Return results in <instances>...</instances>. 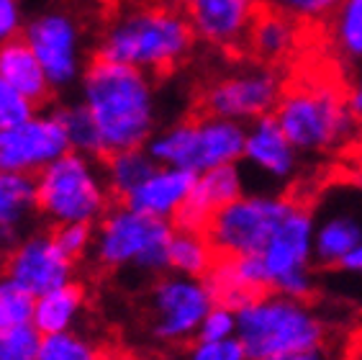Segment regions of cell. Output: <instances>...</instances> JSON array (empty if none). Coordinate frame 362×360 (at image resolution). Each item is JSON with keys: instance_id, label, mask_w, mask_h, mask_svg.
<instances>
[{"instance_id": "7", "label": "cell", "mask_w": 362, "mask_h": 360, "mask_svg": "<svg viewBox=\"0 0 362 360\" xmlns=\"http://www.w3.org/2000/svg\"><path fill=\"white\" fill-rule=\"evenodd\" d=\"M113 198L105 178L88 154L67 152L36 175V206L49 222L93 224L95 227L111 208Z\"/></svg>"}, {"instance_id": "34", "label": "cell", "mask_w": 362, "mask_h": 360, "mask_svg": "<svg viewBox=\"0 0 362 360\" xmlns=\"http://www.w3.org/2000/svg\"><path fill=\"white\" fill-rule=\"evenodd\" d=\"M182 360H250L244 353L242 342L234 339H221V342H206V339H193L185 350Z\"/></svg>"}, {"instance_id": "41", "label": "cell", "mask_w": 362, "mask_h": 360, "mask_svg": "<svg viewBox=\"0 0 362 360\" xmlns=\"http://www.w3.org/2000/svg\"><path fill=\"white\" fill-rule=\"evenodd\" d=\"M255 3H257L259 8H267V6H275L278 0H255Z\"/></svg>"}, {"instance_id": "40", "label": "cell", "mask_w": 362, "mask_h": 360, "mask_svg": "<svg viewBox=\"0 0 362 360\" xmlns=\"http://www.w3.org/2000/svg\"><path fill=\"white\" fill-rule=\"evenodd\" d=\"M85 3H90V6H108V3H113V0H85Z\"/></svg>"}, {"instance_id": "22", "label": "cell", "mask_w": 362, "mask_h": 360, "mask_svg": "<svg viewBox=\"0 0 362 360\" xmlns=\"http://www.w3.org/2000/svg\"><path fill=\"white\" fill-rule=\"evenodd\" d=\"M0 80L13 85L34 106L47 103L54 90L39 57L26 44V39H11V42L0 44Z\"/></svg>"}, {"instance_id": "35", "label": "cell", "mask_w": 362, "mask_h": 360, "mask_svg": "<svg viewBox=\"0 0 362 360\" xmlns=\"http://www.w3.org/2000/svg\"><path fill=\"white\" fill-rule=\"evenodd\" d=\"M21 31V11L16 0H0V44L18 39Z\"/></svg>"}, {"instance_id": "24", "label": "cell", "mask_w": 362, "mask_h": 360, "mask_svg": "<svg viewBox=\"0 0 362 360\" xmlns=\"http://www.w3.org/2000/svg\"><path fill=\"white\" fill-rule=\"evenodd\" d=\"M85 309V288L80 283H67L62 288L44 293L36 298L34 319L31 325L42 334H59L70 332L75 322L80 319Z\"/></svg>"}, {"instance_id": "17", "label": "cell", "mask_w": 362, "mask_h": 360, "mask_svg": "<svg viewBox=\"0 0 362 360\" xmlns=\"http://www.w3.org/2000/svg\"><path fill=\"white\" fill-rule=\"evenodd\" d=\"M23 39L39 57L52 88H67L80 72V28L75 18L52 11L28 23Z\"/></svg>"}, {"instance_id": "33", "label": "cell", "mask_w": 362, "mask_h": 360, "mask_svg": "<svg viewBox=\"0 0 362 360\" xmlns=\"http://www.w3.org/2000/svg\"><path fill=\"white\" fill-rule=\"evenodd\" d=\"M237 337V312L229 309V306L216 304L206 314L201 330H198V337L195 339H206V342H221V339H234Z\"/></svg>"}, {"instance_id": "27", "label": "cell", "mask_w": 362, "mask_h": 360, "mask_svg": "<svg viewBox=\"0 0 362 360\" xmlns=\"http://www.w3.org/2000/svg\"><path fill=\"white\" fill-rule=\"evenodd\" d=\"M54 113H57V118L62 121L64 132H67L72 152L88 154V157H93V159H103V145H100L95 121H93L90 111L85 108V103L62 106V108H57Z\"/></svg>"}, {"instance_id": "4", "label": "cell", "mask_w": 362, "mask_h": 360, "mask_svg": "<svg viewBox=\"0 0 362 360\" xmlns=\"http://www.w3.org/2000/svg\"><path fill=\"white\" fill-rule=\"evenodd\" d=\"M237 339L250 360L314 350L332 342V325L303 298L262 293L237 312Z\"/></svg>"}, {"instance_id": "11", "label": "cell", "mask_w": 362, "mask_h": 360, "mask_svg": "<svg viewBox=\"0 0 362 360\" xmlns=\"http://www.w3.org/2000/svg\"><path fill=\"white\" fill-rule=\"evenodd\" d=\"M311 214L316 265L339 268L362 244V183H327L314 196Z\"/></svg>"}, {"instance_id": "16", "label": "cell", "mask_w": 362, "mask_h": 360, "mask_svg": "<svg viewBox=\"0 0 362 360\" xmlns=\"http://www.w3.org/2000/svg\"><path fill=\"white\" fill-rule=\"evenodd\" d=\"M177 3L203 44L226 55H244L252 23L259 13L255 0H177Z\"/></svg>"}, {"instance_id": "14", "label": "cell", "mask_w": 362, "mask_h": 360, "mask_svg": "<svg viewBox=\"0 0 362 360\" xmlns=\"http://www.w3.org/2000/svg\"><path fill=\"white\" fill-rule=\"evenodd\" d=\"M67 152L70 139L57 113L34 116L13 129H0V173L39 175Z\"/></svg>"}, {"instance_id": "38", "label": "cell", "mask_w": 362, "mask_h": 360, "mask_svg": "<svg viewBox=\"0 0 362 360\" xmlns=\"http://www.w3.org/2000/svg\"><path fill=\"white\" fill-rule=\"evenodd\" d=\"M337 270H341V273H349V276H357L362 278V244L352 252V255H347V260L339 265Z\"/></svg>"}, {"instance_id": "9", "label": "cell", "mask_w": 362, "mask_h": 360, "mask_svg": "<svg viewBox=\"0 0 362 360\" xmlns=\"http://www.w3.org/2000/svg\"><path fill=\"white\" fill-rule=\"evenodd\" d=\"M257 257L265 268L267 286L272 293L311 301L316 291L311 203L298 198Z\"/></svg>"}, {"instance_id": "36", "label": "cell", "mask_w": 362, "mask_h": 360, "mask_svg": "<svg viewBox=\"0 0 362 360\" xmlns=\"http://www.w3.org/2000/svg\"><path fill=\"white\" fill-rule=\"evenodd\" d=\"M341 345L337 342V337L332 342L314 350H300V353H286V355H272V358H262V360H344L341 358Z\"/></svg>"}, {"instance_id": "21", "label": "cell", "mask_w": 362, "mask_h": 360, "mask_svg": "<svg viewBox=\"0 0 362 360\" xmlns=\"http://www.w3.org/2000/svg\"><path fill=\"white\" fill-rule=\"evenodd\" d=\"M327 42L329 62L339 72L349 75L362 64V0H341L337 13L321 28Z\"/></svg>"}, {"instance_id": "29", "label": "cell", "mask_w": 362, "mask_h": 360, "mask_svg": "<svg viewBox=\"0 0 362 360\" xmlns=\"http://www.w3.org/2000/svg\"><path fill=\"white\" fill-rule=\"evenodd\" d=\"M44 334L34 325H11L0 330V360H36Z\"/></svg>"}, {"instance_id": "26", "label": "cell", "mask_w": 362, "mask_h": 360, "mask_svg": "<svg viewBox=\"0 0 362 360\" xmlns=\"http://www.w3.org/2000/svg\"><path fill=\"white\" fill-rule=\"evenodd\" d=\"M218 255L206 232L175 229L170 240V273L188 278H206L216 265Z\"/></svg>"}, {"instance_id": "10", "label": "cell", "mask_w": 362, "mask_h": 360, "mask_svg": "<svg viewBox=\"0 0 362 360\" xmlns=\"http://www.w3.org/2000/svg\"><path fill=\"white\" fill-rule=\"evenodd\" d=\"M283 90H286L283 69L265 67L257 62L247 64L206 85L198 98V113H209V116L247 126L257 118L272 116Z\"/></svg>"}, {"instance_id": "13", "label": "cell", "mask_w": 362, "mask_h": 360, "mask_svg": "<svg viewBox=\"0 0 362 360\" xmlns=\"http://www.w3.org/2000/svg\"><path fill=\"white\" fill-rule=\"evenodd\" d=\"M75 263L64 255L49 232H36L8 249L3 278L13 281L34 298L72 283Z\"/></svg>"}, {"instance_id": "25", "label": "cell", "mask_w": 362, "mask_h": 360, "mask_svg": "<svg viewBox=\"0 0 362 360\" xmlns=\"http://www.w3.org/2000/svg\"><path fill=\"white\" fill-rule=\"evenodd\" d=\"M154 170H157V162L146 152V147L103 157V178L113 203H124Z\"/></svg>"}, {"instance_id": "6", "label": "cell", "mask_w": 362, "mask_h": 360, "mask_svg": "<svg viewBox=\"0 0 362 360\" xmlns=\"http://www.w3.org/2000/svg\"><path fill=\"white\" fill-rule=\"evenodd\" d=\"M244 139H247L244 124L209 113H195L193 118H185L180 124H173L154 134L146 145V152L152 154L157 165L201 175L214 167L242 162Z\"/></svg>"}, {"instance_id": "39", "label": "cell", "mask_w": 362, "mask_h": 360, "mask_svg": "<svg viewBox=\"0 0 362 360\" xmlns=\"http://www.w3.org/2000/svg\"><path fill=\"white\" fill-rule=\"evenodd\" d=\"M3 327H11V319H8L6 298H3V288H0V330H3Z\"/></svg>"}, {"instance_id": "8", "label": "cell", "mask_w": 362, "mask_h": 360, "mask_svg": "<svg viewBox=\"0 0 362 360\" xmlns=\"http://www.w3.org/2000/svg\"><path fill=\"white\" fill-rule=\"evenodd\" d=\"M296 201V193H244L214 214L206 237L218 257L259 255Z\"/></svg>"}, {"instance_id": "12", "label": "cell", "mask_w": 362, "mask_h": 360, "mask_svg": "<svg viewBox=\"0 0 362 360\" xmlns=\"http://www.w3.org/2000/svg\"><path fill=\"white\" fill-rule=\"evenodd\" d=\"M216 306L206 278H157L149 291V332L165 345H185L198 337L206 314Z\"/></svg>"}, {"instance_id": "23", "label": "cell", "mask_w": 362, "mask_h": 360, "mask_svg": "<svg viewBox=\"0 0 362 360\" xmlns=\"http://www.w3.org/2000/svg\"><path fill=\"white\" fill-rule=\"evenodd\" d=\"M36 206V175L0 173V247L18 244V229Z\"/></svg>"}, {"instance_id": "2", "label": "cell", "mask_w": 362, "mask_h": 360, "mask_svg": "<svg viewBox=\"0 0 362 360\" xmlns=\"http://www.w3.org/2000/svg\"><path fill=\"white\" fill-rule=\"evenodd\" d=\"M339 69H308L286 80L275 121L303 157L341 152L357 137V116L347 98V80Z\"/></svg>"}, {"instance_id": "20", "label": "cell", "mask_w": 362, "mask_h": 360, "mask_svg": "<svg viewBox=\"0 0 362 360\" xmlns=\"http://www.w3.org/2000/svg\"><path fill=\"white\" fill-rule=\"evenodd\" d=\"M195 180H198V175L188 173V170L157 165V170L126 198L124 206L173 224L182 211V206L188 203Z\"/></svg>"}, {"instance_id": "1", "label": "cell", "mask_w": 362, "mask_h": 360, "mask_svg": "<svg viewBox=\"0 0 362 360\" xmlns=\"http://www.w3.org/2000/svg\"><path fill=\"white\" fill-rule=\"evenodd\" d=\"M195 42L177 0H132L105 21L95 57L162 77L188 60Z\"/></svg>"}, {"instance_id": "18", "label": "cell", "mask_w": 362, "mask_h": 360, "mask_svg": "<svg viewBox=\"0 0 362 360\" xmlns=\"http://www.w3.org/2000/svg\"><path fill=\"white\" fill-rule=\"evenodd\" d=\"M247 193V178L242 173V165H223L214 167L209 173H201L195 180V188L188 203L182 206L177 219L173 222L175 229H193L206 232L214 214H218L223 206L237 201L239 196Z\"/></svg>"}, {"instance_id": "19", "label": "cell", "mask_w": 362, "mask_h": 360, "mask_svg": "<svg viewBox=\"0 0 362 360\" xmlns=\"http://www.w3.org/2000/svg\"><path fill=\"white\" fill-rule=\"evenodd\" d=\"M308 34L311 31H306L298 21H293L278 6L259 8L257 18L252 23L244 55L252 57L257 64L283 69L288 62L296 60L300 44Z\"/></svg>"}, {"instance_id": "5", "label": "cell", "mask_w": 362, "mask_h": 360, "mask_svg": "<svg viewBox=\"0 0 362 360\" xmlns=\"http://www.w3.org/2000/svg\"><path fill=\"white\" fill-rule=\"evenodd\" d=\"M173 232L170 222L119 203L98 222L93 257L103 270H132L139 276L162 278L170 270Z\"/></svg>"}, {"instance_id": "15", "label": "cell", "mask_w": 362, "mask_h": 360, "mask_svg": "<svg viewBox=\"0 0 362 360\" xmlns=\"http://www.w3.org/2000/svg\"><path fill=\"white\" fill-rule=\"evenodd\" d=\"M300 162H303V154L293 147L275 116L247 124L244 154L239 165L244 175L255 173L259 180H265V193H286L283 188L296 180Z\"/></svg>"}, {"instance_id": "32", "label": "cell", "mask_w": 362, "mask_h": 360, "mask_svg": "<svg viewBox=\"0 0 362 360\" xmlns=\"http://www.w3.org/2000/svg\"><path fill=\"white\" fill-rule=\"evenodd\" d=\"M36 106L28 101L23 93L8 85L6 80H0V129H13L34 118Z\"/></svg>"}, {"instance_id": "3", "label": "cell", "mask_w": 362, "mask_h": 360, "mask_svg": "<svg viewBox=\"0 0 362 360\" xmlns=\"http://www.w3.org/2000/svg\"><path fill=\"white\" fill-rule=\"evenodd\" d=\"M83 98L85 108L95 121L103 157L141 150L157 134L152 77L139 69L93 57L83 75Z\"/></svg>"}, {"instance_id": "28", "label": "cell", "mask_w": 362, "mask_h": 360, "mask_svg": "<svg viewBox=\"0 0 362 360\" xmlns=\"http://www.w3.org/2000/svg\"><path fill=\"white\" fill-rule=\"evenodd\" d=\"M36 360H105V355L90 337L70 330L59 334H44Z\"/></svg>"}, {"instance_id": "37", "label": "cell", "mask_w": 362, "mask_h": 360, "mask_svg": "<svg viewBox=\"0 0 362 360\" xmlns=\"http://www.w3.org/2000/svg\"><path fill=\"white\" fill-rule=\"evenodd\" d=\"M347 98H349V106H352V113H355L357 121L362 124V64L347 75Z\"/></svg>"}, {"instance_id": "30", "label": "cell", "mask_w": 362, "mask_h": 360, "mask_svg": "<svg viewBox=\"0 0 362 360\" xmlns=\"http://www.w3.org/2000/svg\"><path fill=\"white\" fill-rule=\"evenodd\" d=\"M275 6L291 16L293 21H298L306 31H316V28L321 31L329 18L337 13L341 0H278Z\"/></svg>"}, {"instance_id": "31", "label": "cell", "mask_w": 362, "mask_h": 360, "mask_svg": "<svg viewBox=\"0 0 362 360\" xmlns=\"http://www.w3.org/2000/svg\"><path fill=\"white\" fill-rule=\"evenodd\" d=\"M52 237L64 255L70 257L72 263H77L80 257H85L93 249L95 227L93 224H59L52 229Z\"/></svg>"}]
</instances>
